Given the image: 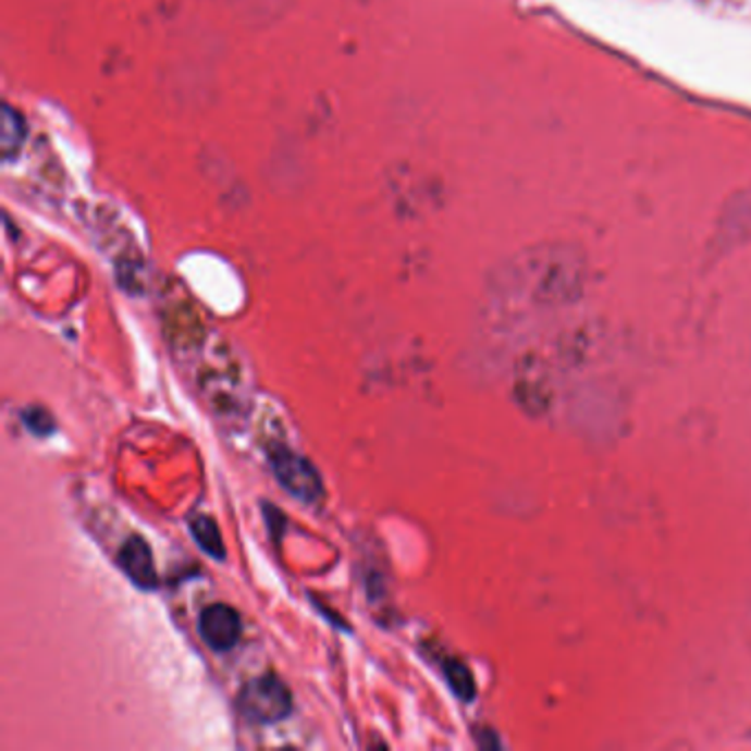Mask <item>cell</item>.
I'll use <instances>...</instances> for the list:
<instances>
[{
    "instance_id": "obj_8",
    "label": "cell",
    "mask_w": 751,
    "mask_h": 751,
    "mask_svg": "<svg viewBox=\"0 0 751 751\" xmlns=\"http://www.w3.org/2000/svg\"><path fill=\"white\" fill-rule=\"evenodd\" d=\"M445 677H447L450 686L454 688V692L460 694L465 701H469V697H472L475 688H472V679H469L467 670H465L460 664L450 662V664L445 666Z\"/></svg>"
},
{
    "instance_id": "obj_4",
    "label": "cell",
    "mask_w": 751,
    "mask_h": 751,
    "mask_svg": "<svg viewBox=\"0 0 751 751\" xmlns=\"http://www.w3.org/2000/svg\"><path fill=\"white\" fill-rule=\"evenodd\" d=\"M120 567L131 578V582H135L139 589L155 591L159 587L152 551L144 538L133 535L131 540L124 542L120 551Z\"/></svg>"
},
{
    "instance_id": "obj_1",
    "label": "cell",
    "mask_w": 751,
    "mask_h": 751,
    "mask_svg": "<svg viewBox=\"0 0 751 751\" xmlns=\"http://www.w3.org/2000/svg\"><path fill=\"white\" fill-rule=\"evenodd\" d=\"M238 707L247 721L271 725L292 714L294 701L290 688L275 675H262L241 690Z\"/></svg>"
},
{
    "instance_id": "obj_6",
    "label": "cell",
    "mask_w": 751,
    "mask_h": 751,
    "mask_svg": "<svg viewBox=\"0 0 751 751\" xmlns=\"http://www.w3.org/2000/svg\"><path fill=\"white\" fill-rule=\"evenodd\" d=\"M190 531L197 540V544L212 557L223 559L225 557V544L223 535L219 531V525L210 516H197L190 520Z\"/></svg>"
},
{
    "instance_id": "obj_3",
    "label": "cell",
    "mask_w": 751,
    "mask_h": 751,
    "mask_svg": "<svg viewBox=\"0 0 751 751\" xmlns=\"http://www.w3.org/2000/svg\"><path fill=\"white\" fill-rule=\"evenodd\" d=\"M199 632L214 652H227L241 639V615L227 604H212L199 617Z\"/></svg>"
},
{
    "instance_id": "obj_7",
    "label": "cell",
    "mask_w": 751,
    "mask_h": 751,
    "mask_svg": "<svg viewBox=\"0 0 751 751\" xmlns=\"http://www.w3.org/2000/svg\"><path fill=\"white\" fill-rule=\"evenodd\" d=\"M23 423L38 436H47L56 430V423H53V417L45 410V408H38V406H32L27 410H23Z\"/></svg>"
},
{
    "instance_id": "obj_5",
    "label": "cell",
    "mask_w": 751,
    "mask_h": 751,
    "mask_svg": "<svg viewBox=\"0 0 751 751\" xmlns=\"http://www.w3.org/2000/svg\"><path fill=\"white\" fill-rule=\"evenodd\" d=\"M27 135L25 120L21 113H16L12 107L3 109V118H0V146H3V157L10 161L19 150L23 148Z\"/></svg>"
},
{
    "instance_id": "obj_2",
    "label": "cell",
    "mask_w": 751,
    "mask_h": 751,
    "mask_svg": "<svg viewBox=\"0 0 751 751\" xmlns=\"http://www.w3.org/2000/svg\"><path fill=\"white\" fill-rule=\"evenodd\" d=\"M269 465L273 469L275 479L283 483V488L307 505H318L324 496V485L311 460L292 452L285 445H271L267 452Z\"/></svg>"
}]
</instances>
